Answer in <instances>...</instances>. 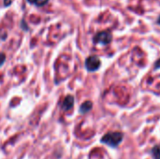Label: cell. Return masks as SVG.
Masks as SVG:
<instances>
[{"mask_svg": "<svg viewBox=\"0 0 160 159\" xmlns=\"http://www.w3.org/2000/svg\"><path fill=\"white\" fill-rule=\"evenodd\" d=\"M73 105H74V98L72 96H68L65 100L63 101V104H62V109L65 111V112H68L69 110H71L73 108Z\"/></svg>", "mask_w": 160, "mask_h": 159, "instance_id": "4", "label": "cell"}, {"mask_svg": "<svg viewBox=\"0 0 160 159\" xmlns=\"http://www.w3.org/2000/svg\"><path fill=\"white\" fill-rule=\"evenodd\" d=\"M6 60V55L4 53H0V67L5 63Z\"/></svg>", "mask_w": 160, "mask_h": 159, "instance_id": "8", "label": "cell"}, {"mask_svg": "<svg viewBox=\"0 0 160 159\" xmlns=\"http://www.w3.org/2000/svg\"><path fill=\"white\" fill-rule=\"evenodd\" d=\"M123 139L124 135L121 132H109L102 137L101 142L110 147L115 148L122 142Z\"/></svg>", "mask_w": 160, "mask_h": 159, "instance_id": "1", "label": "cell"}, {"mask_svg": "<svg viewBox=\"0 0 160 159\" xmlns=\"http://www.w3.org/2000/svg\"><path fill=\"white\" fill-rule=\"evenodd\" d=\"M29 2H31V3H35L36 5H38V6H43V5H45L49 0H28Z\"/></svg>", "mask_w": 160, "mask_h": 159, "instance_id": "7", "label": "cell"}, {"mask_svg": "<svg viewBox=\"0 0 160 159\" xmlns=\"http://www.w3.org/2000/svg\"><path fill=\"white\" fill-rule=\"evenodd\" d=\"M152 156L154 159H160V145H156L152 149Z\"/></svg>", "mask_w": 160, "mask_h": 159, "instance_id": "6", "label": "cell"}, {"mask_svg": "<svg viewBox=\"0 0 160 159\" xmlns=\"http://www.w3.org/2000/svg\"><path fill=\"white\" fill-rule=\"evenodd\" d=\"M155 68H156V69H159L160 68V58L156 62V64H155Z\"/></svg>", "mask_w": 160, "mask_h": 159, "instance_id": "9", "label": "cell"}, {"mask_svg": "<svg viewBox=\"0 0 160 159\" xmlns=\"http://www.w3.org/2000/svg\"><path fill=\"white\" fill-rule=\"evenodd\" d=\"M112 34L109 33V32L104 31V32L98 33V34L95 37L94 41H95L96 43H100V44H103V45H107V44H109V43L112 41Z\"/></svg>", "mask_w": 160, "mask_h": 159, "instance_id": "3", "label": "cell"}, {"mask_svg": "<svg viewBox=\"0 0 160 159\" xmlns=\"http://www.w3.org/2000/svg\"><path fill=\"white\" fill-rule=\"evenodd\" d=\"M100 64V60L98 56H89L85 61V67L88 71L94 72L99 68Z\"/></svg>", "mask_w": 160, "mask_h": 159, "instance_id": "2", "label": "cell"}, {"mask_svg": "<svg viewBox=\"0 0 160 159\" xmlns=\"http://www.w3.org/2000/svg\"><path fill=\"white\" fill-rule=\"evenodd\" d=\"M93 108V104L91 101H85L84 103H82L80 107V112L84 114L88 112H90Z\"/></svg>", "mask_w": 160, "mask_h": 159, "instance_id": "5", "label": "cell"}, {"mask_svg": "<svg viewBox=\"0 0 160 159\" xmlns=\"http://www.w3.org/2000/svg\"><path fill=\"white\" fill-rule=\"evenodd\" d=\"M158 24H160V17L158 18Z\"/></svg>", "mask_w": 160, "mask_h": 159, "instance_id": "10", "label": "cell"}]
</instances>
